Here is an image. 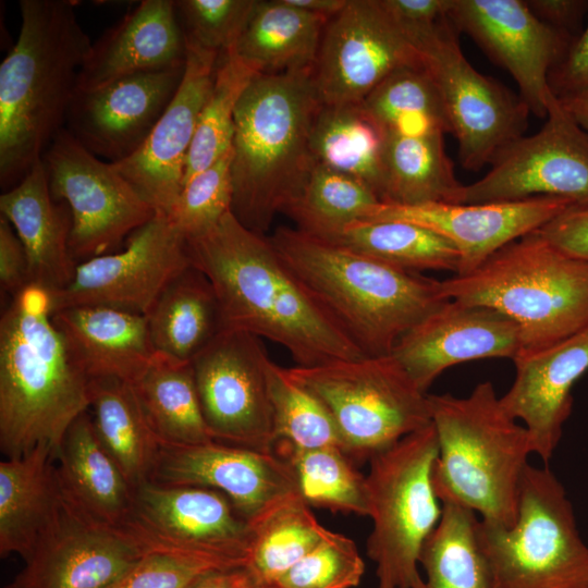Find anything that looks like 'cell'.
I'll use <instances>...</instances> for the list:
<instances>
[{
  "instance_id": "cell-32",
  "label": "cell",
  "mask_w": 588,
  "mask_h": 588,
  "mask_svg": "<svg viewBox=\"0 0 588 588\" xmlns=\"http://www.w3.org/2000/svg\"><path fill=\"white\" fill-rule=\"evenodd\" d=\"M146 317L155 353L181 363H191L222 330L215 290L193 265L166 286Z\"/></svg>"
},
{
  "instance_id": "cell-23",
  "label": "cell",
  "mask_w": 588,
  "mask_h": 588,
  "mask_svg": "<svg viewBox=\"0 0 588 588\" xmlns=\"http://www.w3.org/2000/svg\"><path fill=\"white\" fill-rule=\"evenodd\" d=\"M520 351L517 324L501 311L448 299L406 332L391 354L427 393L449 367L480 358L515 359Z\"/></svg>"
},
{
  "instance_id": "cell-19",
  "label": "cell",
  "mask_w": 588,
  "mask_h": 588,
  "mask_svg": "<svg viewBox=\"0 0 588 588\" xmlns=\"http://www.w3.org/2000/svg\"><path fill=\"white\" fill-rule=\"evenodd\" d=\"M448 17L513 76L529 112L546 118L549 73L573 37L540 21L523 0H452Z\"/></svg>"
},
{
  "instance_id": "cell-1",
  "label": "cell",
  "mask_w": 588,
  "mask_h": 588,
  "mask_svg": "<svg viewBox=\"0 0 588 588\" xmlns=\"http://www.w3.org/2000/svg\"><path fill=\"white\" fill-rule=\"evenodd\" d=\"M192 265L210 281L222 329L283 346L296 366L363 356V352L283 261L269 237L229 211L206 233L186 240Z\"/></svg>"
},
{
  "instance_id": "cell-57",
  "label": "cell",
  "mask_w": 588,
  "mask_h": 588,
  "mask_svg": "<svg viewBox=\"0 0 588 588\" xmlns=\"http://www.w3.org/2000/svg\"><path fill=\"white\" fill-rule=\"evenodd\" d=\"M255 588H279V587L275 585H259V586H256Z\"/></svg>"
},
{
  "instance_id": "cell-34",
  "label": "cell",
  "mask_w": 588,
  "mask_h": 588,
  "mask_svg": "<svg viewBox=\"0 0 588 588\" xmlns=\"http://www.w3.org/2000/svg\"><path fill=\"white\" fill-rule=\"evenodd\" d=\"M385 132L363 102L324 105L316 114L310 151L315 164L366 184L382 203Z\"/></svg>"
},
{
  "instance_id": "cell-50",
  "label": "cell",
  "mask_w": 588,
  "mask_h": 588,
  "mask_svg": "<svg viewBox=\"0 0 588 588\" xmlns=\"http://www.w3.org/2000/svg\"><path fill=\"white\" fill-rule=\"evenodd\" d=\"M537 232L561 252L588 264V204H573Z\"/></svg>"
},
{
  "instance_id": "cell-18",
  "label": "cell",
  "mask_w": 588,
  "mask_h": 588,
  "mask_svg": "<svg viewBox=\"0 0 588 588\" xmlns=\"http://www.w3.org/2000/svg\"><path fill=\"white\" fill-rule=\"evenodd\" d=\"M148 481L218 490L252 524L301 495L290 463L262 452L218 441L160 445Z\"/></svg>"
},
{
  "instance_id": "cell-56",
  "label": "cell",
  "mask_w": 588,
  "mask_h": 588,
  "mask_svg": "<svg viewBox=\"0 0 588 588\" xmlns=\"http://www.w3.org/2000/svg\"><path fill=\"white\" fill-rule=\"evenodd\" d=\"M588 134V99L561 102Z\"/></svg>"
},
{
  "instance_id": "cell-52",
  "label": "cell",
  "mask_w": 588,
  "mask_h": 588,
  "mask_svg": "<svg viewBox=\"0 0 588 588\" xmlns=\"http://www.w3.org/2000/svg\"><path fill=\"white\" fill-rule=\"evenodd\" d=\"M0 283L2 290L12 296L30 283L26 252L9 220L1 215Z\"/></svg>"
},
{
  "instance_id": "cell-28",
  "label": "cell",
  "mask_w": 588,
  "mask_h": 588,
  "mask_svg": "<svg viewBox=\"0 0 588 588\" xmlns=\"http://www.w3.org/2000/svg\"><path fill=\"white\" fill-rule=\"evenodd\" d=\"M0 211L23 244L30 282L51 292L64 289L77 266L70 249L72 216L65 203L53 199L42 159L1 194Z\"/></svg>"
},
{
  "instance_id": "cell-4",
  "label": "cell",
  "mask_w": 588,
  "mask_h": 588,
  "mask_svg": "<svg viewBox=\"0 0 588 588\" xmlns=\"http://www.w3.org/2000/svg\"><path fill=\"white\" fill-rule=\"evenodd\" d=\"M269 240L364 355L391 354L406 332L448 301L439 280L297 229L280 226Z\"/></svg>"
},
{
  "instance_id": "cell-39",
  "label": "cell",
  "mask_w": 588,
  "mask_h": 588,
  "mask_svg": "<svg viewBox=\"0 0 588 588\" xmlns=\"http://www.w3.org/2000/svg\"><path fill=\"white\" fill-rule=\"evenodd\" d=\"M380 204L366 184L315 164L298 196L283 213L295 222L298 231L332 242L350 225L368 219Z\"/></svg>"
},
{
  "instance_id": "cell-9",
  "label": "cell",
  "mask_w": 588,
  "mask_h": 588,
  "mask_svg": "<svg viewBox=\"0 0 588 588\" xmlns=\"http://www.w3.org/2000/svg\"><path fill=\"white\" fill-rule=\"evenodd\" d=\"M493 588H588V546L565 488L548 465H528L510 527L479 519Z\"/></svg>"
},
{
  "instance_id": "cell-14",
  "label": "cell",
  "mask_w": 588,
  "mask_h": 588,
  "mask_svg": "<svg viewBox=\"0 0 588 588\" xmlns=\"http://www.w3.org/2000/svg\"><path fill=\"white\" fill-rule=\"evenodd\" d=\"M546 118L539 132L510 143L483 177L465 185L462 204L540 196L588 204V134L552 94Z\"/></svg>"
},
{
  "instance_id": "cell-29",
  "label": "cell",
  "mask_w": 588,
  "mask_h": 588,
  "mask_svg": "<svg viewBox=\"0 0 588 588\" xmlns=\"http://www.w3.org/2000/svg\"><path fill=\"white\" fill-rule=\"evenodd\" d=\"M56 470L62 500L71 510L96 524L123 526L135 488L98 441L87 412L65 432Z\"/></svg>"
},
{
  "instance_id": "cell-12",
  "label": "cell",
  "mask_w": 588,
  "mask_h": 588,
  "mask_svg": "<svg viewBox=\"0 0 588 588\" xmlns=\"http://www.w3.org/2000/svg\"><path fill=\"white\" fill-rule=\"evenodd\" d=\"M415 48L441 91L465 169L477 171L490 164L505 146L524 135L530 113L527 106L466 60L449 17L419 37Z\"/></svg>"
},
{
  "instance_id": "cell-41",
  "label": "cell",
  "mask_w": 588,
  "mask_h": 588,
  "mask_svg": "<svg viewBox=\"0 0 588 588\" xmlns=\"http://www.w3.org/2000/svg\"><path fill=\"white\" fill-rule=\"evenodd\" d=\"M252 528L245 567L256 586L273 585L331 532L320 525L301 495L274 509Z\"/></svg>"
},
{
  "instance_id": "cell-26",
  "label": "cell",
  "mask_w": 588,
  "mask_h": 588,
  "mask_svg": "<svg viewBox=\"0 0 588 588\" xmlns=\"http://www.w3.org/2000/svg\"><path fill=\"white\" fill-rule=\"evenodd\" d=\"M186 41L174 0H143L91 44L76 90L137 73L185 65Z\"/></svg>"
},
{
  "instance_id": "cell-45",
  "label": "cell",
  "mask_w": 588,
  "mask_h": 588,
  "mask_svg": "<svg viewBox=\"0 0 588 588\" xmlns=\"http://www.w3.org/2000/svg\"><path fill=\"white\" fill-rule=\"evenodd\" d=\"M231 161L232 149L182 185L167 216L186 240L206 233L232 211Z\"/></svg>"
},
{
  "instance_id": "cell-2",
  "label": "cell",
  "mask_w": 588,
  "mask_h": 588,
  "mask_svg": "<svg viewBox=\"0 0 588 588\" xmlns=\"http://www.w3.org/2000/svg\"><path fill=\"white\" fill-rule=\"evenodd\" d=\"M19 37L0 64V183L15 186L65 126L91 47L70 0L20 1Z\"/></svg>"
},
{
  "instance_id": "cell-6",
  "label": "cell",
  "mask_w": 588,
  "mask_h": 588,
  "mask_svg": "<svg viewBox=\"0 0 588 588\" xmlns=\"http://www.w3.org/2000/svg\"><path fill=\"white\" fill-rule=\"evenodd\" d=\"M429 397L438 439L432 470L438 499L469 509L481 520L512 526L532 454L526 428L505 412L490 381L467 396Z\"/></svg>"
},
{
  "instance_id": "cell-21",
  "label": "cell",
  "mask_w": 588,
  "mask_h": 588,
  "mask_svg": "<svg viewBox=\"0 0 588 588\" xmlns=\"http://www.w3.org/2000/svg\"><path fill=\"white\" fill-rule=\"evenodd\" d=\"M145 553L123 528L93 523L63 502L5 588H112Z\"/></svg>"
},
{
  "instance_id": "cell-3",
  "label": "cell",
  "mask_w": 588,
  "mask_h": 588,
  "mask_svg": "<svg viewBox=\"0 0 588 588\" xmlns=\"http://www.w3.org/2000/svg\"><path fill=\"white\" fill-rule=\"evenodd\" d=\"M52 292L30 282L0 320V450L16 458L40 443L57 454L89 408V380L52 321Z\"/></svg>"
},
{
  "instance_id": "cell-51",
  "label": "cell",
  "mask_w": 588,
  "mask_h": 588,
  "mask_svg": "<svg viewBox=\"0 0 588 588\" xmlns=\"http://www.w3.org/2000/svg\"><path fill=\"white\" fill-rule=\"evenodd\" d=\"M383 7L413 41L448 17L452 0H381Z\"/></svg>"
},
{
  "instance_id": "cell-15",
  "label": "cell",
  "mask_w": 588,
  "mask_h": 588,
  "mask_svg": "<svg viewBox=\"0 0 588 588\" xmlns=\"http://www.w3.org/2000/svg\"><path fill=\"white\" fill-rule=\"evenodd\" d=\"M146 550L179 551L245 566L250 523L222 492L195 486L146 481L135 488L121 527Z\"/></svg>"
},
{
  "instance_id": "cell-37",
  "label": "cell",
  "mask_w": 588,
  "mask_h": 588,
  "mask_svg": "<svg viewBox=\"0 0 588 588\" xmlns=\"http://www.w3.org/2000/svg\"><path fill=\"white\" fill-rule=\"evenodd\" d=\"M420 588H493L492 573L479 539V519L469 509L442 503L441 518L425 541Z\"/></svg>"
},
{
  "instance_id": "cell-13",
  "label": "cell",
  "mask_w": 588,
  "mask_h": 588,
  "mask_svg": "<svg viewBox=\"0 0 588 588\" xmlns=\"http://www.w3.org/2000/svg\"><path fill=\"white\" fill-rule=\"evenodd\" d=\"M270 362L260 338L230 329L193 358L203 415L215 441L274 452Z\"/></svg>"
},
{
  "instance_id": "cell-44",
  "label": "cell",
  "mask_w": 588,
  "mask_h": 588,
  "mask_svg": "<svg viewBox=\"0 0 588 588\" xmlns=\"http://www.w3.org/2000/svg\"><path fill=\"white\" fill-rule=\"evenodd\" d=\"M268 388L275 445L298 450L327 446L343 450L339 430L322 403L295 382L286 368L272 360L268 367Z\"/></svg>"
},
{
  "instance_id": "cell-25",
  "label": "cell",
  "mask_w": 588,
  "mask_h": 588,
  "mask_svg": "<svg viewBox=\"0 0 588 588\" xmlns=\"http://www.w3.org/2000/svg\"><path fill=\"white\" fill-rule=\"evenodd\" d=\"M513 362L516 376L500 401L511 417L523 421L532 454L547 465L572 413V389L588 370V328Z\"/></svg>"
},
{
  "instance_id": "cell-24",
  "label": "cell",
  "mask_w": 588,
  "mask_h": 588,
  "mask_svg": "<svg viewBox=\"0 0 588 588\" xmlns=\"http://www.w3.org/2000/svg\"><path fill=\"white\" fill-rule=\"evenodd\" d=\"M573 204L549 196L486 204L397 206L381 203L366 220H404L441 234L460 253L455 275H464L503 246L539 230Z\"/></svg>"
},
{
  "instance_id": "cell-36",
  "label": "cell",
  "mask_w": 588,
  "mask_h": 588,
  "mask_svg": "<svg viewBox=\"0 0 588 588\" xmlns=\"http://www.w3.org/2000/svg\"><path fill=\"white\" fill-rule=\"evenodd\" d=\"M95 434L133 488L150 479L160 444L148 426L130 383L89 380Z\"/></svg>"
},
{
  "instance_id": "cell-47",
  "label": "cell",
  "mask_w": 588,
  "mask_h": 588,
  "mask_svg": "<svg viewBox=\"0 0 588 588\" xmlns=\"http://www.w3.org/2000/svg\"><path fill=\"white\" fill-rule=\"evenodd\" d=\"M256 0H174L185 40L223 53L234 48Z\"/></svg>"
},
{
  "instance_id": "cell-40",
  "label": "cell",
  "mask_w": 588,
  "mask_h": 588,
  "mask_svg": "<svg viewBox=\"0 0 588 588\" xmlns=\"http://www.w3.org/2000/svg\"><path fill=\"white\" fill-rule=\"evenodd\" d=\"M363 103L385 133H451L441 91L425 61L394 71Z\"/></svg>"
},
{
  "instance_id": "cell-17",
  "label": "cell",
  "mask_w": 588,
  "mask_h": 588,
  "mask_svg": "<svg viewBox=\"0 0 588 588\" xmlns=\"http://www.w3.org/2000/svg\"><path fill=\"white\" fill-rule=\"evenodd\" d=\"M420 63L381 0H348L326 24L314 77L322 103H359L394 71Z\"/></svg>"
},
{
  "instance_id": "cell-27",
  "label": "cell",
  "mask_w": 588,
  "mask_h": 588,
  "mask_svg": "<svg viewBox=\"0 0 588 588\" xmlns=\"http://www.w3.org/2000/svg\"><path fill=\"white\" fill-rule=\"evenodd\" d=\"M52 321L88 380L112 378L131 384L155 355L145 315L84 305L52 313Z\"/></svg>"
},
{
  "instance_id": "cell-10",
  "label": "cell",
  "mask_w": 588,
  "mask_h": 588,
  "mask_svg": "<svg viewBox=\"0 0 588 588\" xmlns=\"http://www.w3.org/2000/svg\"><path fill=\"white\" fill-rule=\"evenodd\" d=\"M437 456L431 424L369 460L366 480L372 530L367 554L376 563L378 588H420L424 584L419 555L442 514L432 483Z\"/></svg>"
},
{
  "instance_id": "cell-43",
  "label": "cell",
  "mask_w": 588,
  "mask_h": 588,
  "mask_svg": "<svg viewBox=\"0 0 588 588\" xmlns=\"http://www.w3.org/2000/svg\"><path fill=\"white\" fill-rule=\"evenodd\" d=\"M257 75L233 49L219 54L213 84L201 109L187 156L183 184L231 149L236 107Z\"/></svg>"
},
{
  "instance_id": "cell-49",
  "label": "cell",
  "mask_w": 588,
  "mask_h": 588,
  "mask_svg": "<svg viewBox=\"0 0 588 588\" xmlns=\"http://www.w3.org/2000/svg\"><path fill=\"white\" fill-rule=\"evenodd\" d=\"M548 85L560 102L588 99V23L551 69Z\"/></svg>"
},
{
  "instance_id": "cell-46",
  "label": "cell",
  "mask_w": 588,
  "mask_h": 588,
  "mask_svg": "<svg viewBox=\"0 0 588 588\" xmlns=\"http://www.w3.org/2000/svg\"><path fill=\"white\" fill-rule=\"evenodd\" d=\"M364 572L365 563L355 542L331 531L273 585L279 588H353L360 583Z\"/></svg>"
},
{
  "instance_id": "cell-38",
  "label": "cell",
  "mask_w": 588,
  "mask_h": 588,
  "mask_svg": "<svg viewBox=\"0 0 588 588\" xmlns=\"http://www.w3.org/2000/svg\"><path fill=\"white\" fill-rule=\"evenodd\" d=\"M335 243L397 268L420 272L453 271L461 256L452 242L441 234L404 220H362L346 228Z\"/></svg>"
},
{
  "instance_id": "cell-54",
  "label": "cell",
  "mask_w": 588,
  "mask_h": 588,
  "mask_svg": "<svg viewBox=\"0 0 588 588\" xmlns=\"http://www.w3.org/2000/svg\"><path fill=\"white\" fill-rule=\"evenodd\" d=\"M256 584L245 566L219 568L197 577L186 588H255Z\"/></svg>"
},
{
  "instance_id": "cell-31",
  "label": "cell",
  "mask_w": 588,
  "mask_h": 588,
  "mask_svg": "<svg viewBox=\"0 0 588 588\" xmlns=\"http://www.w3.org/2000/svg\"><path fill=\"white\" fill-rule=\"evenodd\" d=\"M327 23L284 0H256L233 51L258 74L314 68Z\"/></svg>"
},
{
  "instance_id": "cell-20",
  "label": "cell",
  "mask_w": 588,
  "mask_h": 588,
  "mask_svg": "<svg viewBox=\"0 0 588 588\" xmlns=\"http://www.w3.org/2000/svg\"><path fill=\"white\" fill-rule=\"evenodd\" d=\"M186 62V61H185ZM185 65L125 76L91 90H76L65 128L108 162L135 154L176 94Z\"/></svg>"
},
{
  "instance_id": "cell-5",
  "label": "cell",
  "mask_w": 588,
  "mask_h": 588,
  "mask_svg": "<svg viewBox=\"0 0 588 588\" xmlns=\"http://www.w3.org/2000/svg\"><path fill=\"white\" fill-rule=\"evenodd\" d=\"M321 105L314 68L258 74L243 93L231 146L232 212L249 230L265 235L305 185Z\"/></svg>"
},
{
  "instance_id": "cell-35",
  "label": "cell",
  "mask_w": 588,
  "mask_h": 588,
  "mask_svg": "<svg viewBox=\"0 0 588 588\" xmlns=\"http://www.w3.org/2000/svg\"><path fill=\"white\" fill-rule=\"evenodd\" d=\"M131 385L160 445L213 441L203 415L191 363L172 360L155 353Z\"/></svg>"
},
{
  "instance_id": "cell-42",
  "label": "cell",
  "mask_w": 588,
  "mask_h": 588,
  "mask_svg": "<svg viewBox=\"0 0 588 588\" xmlns=\"http://www.w3.org/2000/svg\"><path fill=\"white\" fill-rule=\"evenodd\" d=\"M274 452L292 466L301 497L309 506L369 516L366 476L357 470L343 450L335 446L298 450L275 445Z\"/></svg>"
},
{
  "instance_id": "cell-8",
  "label": "cell",
  "mask_w": 588,
  "mask_h": 588,
  "mask_svg": "<svg viewBox=\"0 0 588 588\" xmlns=\"http://www.w3.org/2000/svg\"><path fill=\"white\" fill-rule=\"evenodd\" d=\"M286 372L322 403L353 461H369L432 424L429 394L392 354L294 366Z\"/></svg>"
},
{
  "instance_id": "cell-55",
  "label": "cell",
  "mask_w": 588,
  "mask_h": 588,
  "mask_svg": "<svg viewBox=\"0 0 588 588\" xmlns=\"http://www.w3.org/2000/svg\"><path fill=\"white\" fill-rule=\"evenodd\" d=\"M287 4L307 13L330 20L342 11L348 0H284Z\"/></svg>"
},
{
  "instance_id": "cell-48",
  "label": "cell",
  "mask_w": 588,
  "mask_h": 588,
  "mask_svg": "<svg viewBox=\"0 0 588 588\" xmlns=\"http://www.w3.org/2000/svg\"><path fill=\"white\" fill-rule=\"evenodd\" d=\"M237 566L243 565L199 554L151 550L112 588H186L207 572Z\"/></svg>"
},
{
  "instance_id": "cell-16",
  "label": "cell",
  "mask_w": 588,
  "mask_h": 588,
  "mask_svg": "<svg viewBox=\"0 0 588 588\" xmlns=\"http://www.w3.org/2000/svg\"><path fill=\"white\" fill-rule=\"evenodd\" d=\"M192 265L187 241L157 212L117 252L77 264L72 281L52 292L53 313L96 305L147 315L166 286Z\"/></svg>"
},
{
  "instance_id": "cell-22",
  "label": "cell",
  "mask_w": 588,
  "mask_h": 588,
  "mask_svg": "<svg viewBox=\"0 0 588 588\" xmlns=\"http://www.w3.org/2000/svg\"><path fill=\"white\" fill-rule=\"evenodd\" d=\"M218 59L219 53L186 41L183 78L170 105L144 145L127 159L113 162L159 213L169 215L182 188L187 156Z\"/></svg>"
},
{
  "instance_id": "cell-33",
  "label": "cell",
  "mask_w": 588,
  "mask_h": 588,
  "mask_svg": "<svg viewBox=\"0 0 588 588\" xmlns=\"http://www.w3.org/2000/svg\"><path fill=\"white\" fill-rule=\"evenodd\" d=\"M444 132L418 135L385 133L383 204L418 206L462 204L465 185L444 147Z\"/></svg>"
},
{
  "instance_id": "cell-30",
  "label": "cell",
  "mask_w": 588,
  "mask_h": 588,
  "mask_svg": "<svg viewBox=\"0 0 588 588\" xmlns=\"http://www.w3.org/2000/svg\"><path fill=\"white\" fill-rule=\"evenodd\" d=\"M63 500L52 448L40 443L0 463V555L24 561L56 520Z\"/></svg>"
},
{
  "instance_id": "cell-11",
  "label": "cell",
  "mask_w": 588,
  "mask_h": 588,
  "mask_svg": "<svg viewBox=\"0 0 588 588\" xmlns=\"http://www.w3.org/2000/svg\"><path fill=\"white\" fill-rule=\"evenodd\" d=\"M41 159L53 199L71 211L75 260L115 252L157 213L112 162L95 156L65 127Z\"/></svg>"
},
{
  "instance_id": "cell-53",
  "label": "cell",
  "mask_w": 588,
  "mask_h": 588,
  "mask_svg": "<svg viewBox=\"0 0 588 588\" xmlns=\"http://www.w3.org/2000/svg\"><path fill=\"white\" fill-rule=\"evenodd\" d=\"M526 3L540 21L572 37L581 32L580 24L588 13L587 0H530Z\"/></svg>"
},
{
  "instance_id": "cell-7",
  "label": "cell",
  "mask_w": 588,
  "mask_h": 588,
  "mask_svg": "<svg viewBox=\"0 0 588 588\" xmlns=\"http://www.w3.org/2000/svg\"><path fill=\"white\" fill-rule=\"evenodd\" d=\"M441 291L448 299L488 306L511 318L519 330L517 357L588 328V264L537 231L503 246L471 272L441 281Z\"/></svg>"
}]
</instances>
